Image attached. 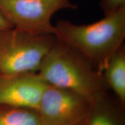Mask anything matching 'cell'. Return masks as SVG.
<instances>
[{
  "label": "cell",
  "mask_w": 125,
  "mask_h": 125,
  "mask_svg": "<svg viewBox=\"0 0 125 125\" xmlns=\"http://www.w3.org/2000/svg\"><path fill=\"white\" fill-rule=\"evenodd\" d=\"M56 40L16 28L0 31V76L37 73Z\"/></svg>",
  "instance_id": "3957f363"
},
{
  "label": "cell",
  "mask_w": 125,
  "mask_h": 125,
  "mask_svg": "<svg viewBox=\"0 0 125 125\" xmlns=\"http://www.w3.org/2000/svg\"><path fill=\"white\" fill-rule=\"evenodd\" d=\"M100 7L104 15L125 7V0H101Z\"/></svg>",
  "instance_id": "30bf717a"
},
{
  "label": "cell",
  "mask_w": 125,
  "mask_h": 125,
  "mask_svg": "<svg viewBox=\"0 0 125 125\" xmlns=\"http://www.w3.org/2000/svg\"><path fill=\"white\" fill-rule=\"evenodd\" d=\"M54 27L56 38L76 52L102 74L110 57L124 44L125 7L90 24L79 25L60 20Z\"/></svg>",
  "instance_id": "6da1fadb"
},
{
  "label": "cell",
  "mask_w": 125,
  "mask_h": 125,
  "mask_svg": "<svg viewBox=\"0 0 125 125\" xmlns=\"http://www.w3.org/2000/svg\"><path fill=\"white\" fill-rule=\"evenodd\" d=\"M65 9L75 10L71 0H0V13L13 28L35 35H54V14Z\"/></svg>",
  "instance_id": "277c9868"
},
{
  "label": "cell",
  "mask_w": 125,
  "mask_h": 125,
  "mask_svg": "<svg viewBox=\"0 0 125 125\" xmlns=\"http://www.w3.org/2000/svg\"><path fill=\"white\" fill-rule=\"evenodd\" d=\"M124 106L108 94L92 103L85 125H125Z\"/></svg>",
  "instance_id": "52a82bcc"
},
{
  "label": "cell",
  "mask_w": 125,
  "mask_h": 125,
  "mask_svg": "<svg viewBox=\"0 0 125 125\" xmlns=\"http://www.w3.org/2000/svg\"><path fill=\"white\" fill-rule=\"evenodd\" d=\"M38 73L48 85L76 92L92 103L108 94L103 75L56 38Z\"/></svg>",
  "instance_id": "7a4b0ae2"
},
{
  "label": "cell",
  "mask_w": 125,
  "mask_h": 125,
  "mask_svg": "<svg viewBox=\"0 0 125 125\" xmlns=\"http://www.w3.org/2000/svg\"><path fill=\"white\" fill-rule=\"evenodd\" d=\"M108 89H110L116 99L125 105V46L120 47L108 61L102 72Z\"/></svg>",
  "instance_id": "ba28073f"
},
{
  "label": "cell",
  "mask_w": 125,
  "mask_h": 125,
  "mask_svg": "<svg viewBox=\"0 0 125 125\" xmlns=\"http://www.w3.org/2000/svg\"><path fill=\"white\" fill-rule=\"evenodd\" d=\"M91 105L76 92L48 85L37 111L43 125H85Z\"/></svg>",
  "instance_id": "5b68a950"
},
{
  "label": "cell",
  "mask_w": 125,
  "mask_h": 125,
  "mask_svg": "<svg viewBox=\"0 0 125 125\" xmlns=\"http://www.w3.org/2000/svg\"><path fill=\"white\" fill-rule=\"evenodd\" d=\"M0 125H43L38 111L0 105Z\"/></svg>",
  "instance_id": "9c48e42d"
},
{
  "label": "cell",
  "mask_w": 125,
  "mask_h": 125,
  "mask_svg": "<svg viewBox=\"0 0 125 125\" xmlns=\"http://www.w3.org/2000/svg\"><path fill=\"white\" fill-rule=\"evenodd\" d=\"M12 28H13V26L0 13V31L7 30Z\"/></svg>",
  "instance_id": "8fae6325"
},
{
  "label": "cell",
  "mask_w": 125,
  "mask_h": 125,
  "mask_svg": "<svg viewBox=\"0 0 125 125\" xmlns=\"http://www.w3.org/2000/svg\"><path fill=\"white\" fill-rule=\"evenodd\" d=\"M48 86L38 73L0 76V105L37 111Z\"/></svg>",
  "instance_id": "8992f818"
}]
</instances>
